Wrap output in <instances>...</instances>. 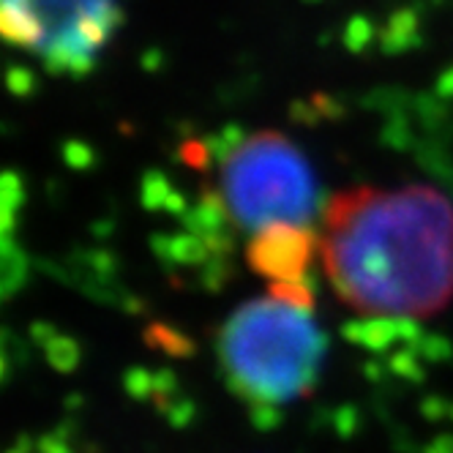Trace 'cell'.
<instances>
[{
  "instance_id": "cell-1",
  "label": "cell",
  "mask_w": 453,
  "mask_h": 453,
  "mask_svg": "<svg viewBox=\"0 0 453 453\" xmlns=\"http://www.w3.org/2000/svg\"><path fill=\"white\" fill-rule=\"evenodd\" d=\"M317 251L334 293L358 314L418 319L453 301V203L432 186L334 194Z\"/></svg>"
},
{
  "instance_id": "cell-2",
  "label": "cell",
  "mask_w": 453,
  "mask_h": 453,
  "mask_svg": "<svg viewBox=\"0 0 453 453\" xmlns=\"http://www.w3.org/2000/svg\"><path fill=\"white\" fill-rule=\"evenodd\" d=\"M322 358L326 336L311 317V298L279 289L233 311L219 334L224 380L260 412L293 404L311 391Z\"/></svg>"
},
{
  "instance_id": "cell-3",
  "label": "cell",
  "mask_w": 453,
  "mask_h": 453,
  "mask_svg": "<svg viewBox=\"0 0 453 453\" xmlns=\"http://www.w3.org/2000/svg\"><path fill=\"white\" fill-rule=\"evenodd\" d=\"M213 205L221 221L254 238L273 224H306L317 180L303 153L279 132L226 134L213 156Z\"/></svg>"
},
{
  "instance_id": "cell-4",
  "label": "cell",
  "mask_w": 453,
  "mask_h": 453,
  "mask_svg": "<svg viewBox=\"0 0 453 453\" xmlns=\"http://www.w3.org/2000/svg\"><path fill=\"white\" fill-rule=\"evenodd\" d=\"M118 25V0H0L6 42L63 77L88 74Z\"/></svg>"
},
{
  "instance_id": "cell-5",
  "label": "cell",
  "mask_w": 453,
  "mask_h": 453,
  "mask_svg": "<svg viewBox=\"0 0 453 453\" xmlns=\"http://www.w3.org/2000/svg\"><path fill=\"white\" fill-rule=\"evenodd\" d=\"M317 243L306 224H273L249 241V263L271 281V289L289 296H309V263Z\"/></svg>"
}]
</instances>
